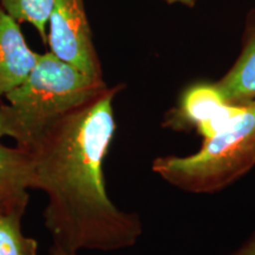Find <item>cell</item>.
Returning a JSON list of instances; mask_svg holds the SVG:
<instances>
[{"mask_svg":"<svg viewBox=\"0 0 255 255\" xmlns=\"http://www.w3.org/2000/svg\"><path fill=\"white\" fill-rule=\"evenodd\" d=\"M122 88H108L66 114L28 151L33 189L47 196L44 222L58 250L120 251L142 234L141 219L117 208L105 188L104 159L116 131L113 103Z\"/></svg>","mask_w":255,"mask_h":255,"instance_id":"cell-1","label":"cell"},{"mask_svg":"<svg viewBox=\"0 0 255 255\" xmlns=\"http://www.w3.org/2000/svg\"><path fill=\"white\" fill-rule=\"evenodd\" d=\"M109 88L64 62L52 52L40 55L19 87L0 103V138L8 137L25 151L32 150L53 123Z\"/></svg>","mask_w":255,"mask_h":255,"instance_id":"cell-2","label":"cell"},{"mask_svg":"<svg viewBox=\"0 0 255 255\" xmlns=\"http://www.w3.org/2000/svg\"><path fill=\"white\" fill-rule=\"evenodd\" d=\"M255 164V100L231 126L203 141L196 154L163 156L151 169L164 181L188 193L220 191L247 174Z\"/></svg>","mask_w":255,"mask_h":255,"instance_id":"cell-3","label":"cell"},{"mask_svg":"<svg viewBox=\"0 0 255 255\" xmlns=\"http://www.w3.org/2000/svg\"><path fill=\"white\" fill-rule=\"evenodd\" d=\"M50 52L95 78H103L84 0H53L47 24Z\"/></svg>","mask_w":255,"mask_h":255,"instance_id":"cell-4","label":"cell"},{"mask_svg":"<svg viewBox=\"0 0 255 255\" xmlns=\"http://www.w3.org/2000/svg\"><path fill=\"white\" fill-rule=\"evenodd\" d=\"M244 108L245 104L226 101L215 83H200L187 89L177 107L165 116L163 127L173 130L194 129L205 141L231 126Z\"/></svg>","mask_w":255,"mask_h":255,"instance_id":"cell-5","label":"cell"},{"mask_svg":"<svg viewBox=\"0 0 255 255\" xmlns=\"http://www.w3.org/2000/svg\"><path fill=\"white\" fill-rule=\"evenodd\" d=\"M39 57L28 46L18 21L0 7V98L27 78Z\"/></svg>","mask_w":255,"mask_h":255,"instance_id":"cell-6","label":"cell"},{"mask_svg":"<svg viewBox=\"0 0 255 255\" xmlns=\"http://www.w3.org/2000/svg\"><path fill=\"white\" fill-rule=\"evenodd\" d=\"M28 189H33L30 152L0 143V205L24 213L28 203Z\"/></svg>","mask_w":255,"mask_h":255,"instance_id":"cell-7","label":"cell"},{"mask_svg":"<svg viewBox=\"0 0 255 255\" xmlns=\"http://www.w3.org/2000/svg\"><path fill=\"white\" fill-rule=\"evenodd\" d=\"M215 85L232 104H247L255 100V17L248 26L237 62Z\"/></svg>","mask_w":255,"mask_h":255,"instance_id":"cell-8","label":"cell"},{"mask_svg":"<svg viewBox=\"0 0 255 255\" xmlns=\"http://www.w3.org/2000/svg\"><path fill=\"white\" fill-rule=\"evenodd\" d=\"M23 214L0 208V255H38V242L21 232Z\"/></svg>","mask_w":255,"mask_h":255,"instance_id":"cell-9","label":"cell"},{"mask_svg":"<svg viewBox=\"0 0 255 255\" xmlns=\"http://www.w3.org/2000/svg\"><path fill=\"white\" fill-rule=\"evenodd\" d=\"M53 0H0V7L18 23L36 28L44 43L47 41V24Z\"/></svg>","mask_w":255,"mask_h":255,"instance_id":"cell-10","label":"cell"},{"mask_svg":"<svg viewBox=\"0 0 255 255\" xmlns=\"http://www.w3.org/2000/svg\"><path fill=\"white\" fill-rule=\"evenodd\" d=\"M228 255H255V232L241 247Z\"/></svg>","mask_w":255,"mask_h":255,"instance_id":"cell-11","label":"cell"},{"mask_svg":"<svg viewBox=\"0 0 255 255\" xmlns=\"http://www.w3.org/2000/svg\"><path fill=\"white\" fill-rule=\"evenodd\" d=\"M165 1L170 2V4H182L186 6H191L196 0H165Z\"/></svg>","mask_w":255,"mask_h":255,"instance_id":"cell-12","label":"cell"},{"mask_svg":"<svg viewBox=\"0 0 255 255\" xmlns=\"http://www.w3.org/2000/svg\"><path fill=\"white\" fill-rule=\"evenodd\" d=\"M51 255H77L76 253H69V252L58 250V248H51Z\"/></svg>","mask_w":255,"mask_h":255,"instance_id":"cell-13","label":"cell"},{"mask_svg":"<svg viewBox=\"0 0 255 255\" xmlns=\"http://www.w3.org/2000/svg\"><path fill=\"white\" fill-rule=\"evenodd\" d=\"M0 208H4V209H6V208H5V207H2L1 205H0ZM8 210H9V209H8Z\"/></svg>","mask_w":255,"mask_h":255,"instance_id":"cell-14","label":"cell"}]
</instances>
